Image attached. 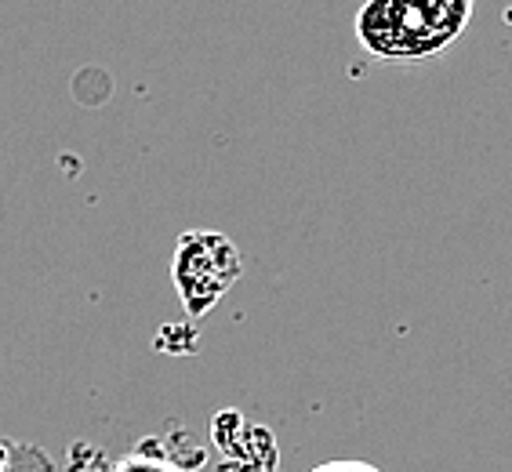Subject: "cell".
<instances>
[{"label":"cell","mask_w":512,"mask_h":472,"mask_svg":"<svg viewBox=\"0 0 512 472\" xmlns=\"http://www.w3.org/2000/svg\"><path fill=\"white\" fill-rule=\"evenodd\" d=\"M473 19V0H364L356 40L371 59L422 62L444 55Z\"/></svg>","instance_id":"1"},{"label":"cell","mask_w":512,"mask_h":472,"mask_svg":"<svg viewBox=\"0 0 512 472\" xmlns=\"http://www.w3.org/2000/svg\"><path fill=\"white\" fill-rule=\"evenodd\" d=\"M244 276V258L233 236L218 229H186L175 240L171 284L189 320H204Z\"/></svg>","instance_id":"2"},{"label":"cell","mask_w":512,"mask_h":472,"mask_svg":"<svg viewBox=\"0 0 512 472\" xmlns=\"http://www.w3.org/2000/svg\"><path fill=\"white\" fill-rule=\"evenodd\" d=\"M106 472H186V469H182L175 458H168V454H157V451H149V447H142V451H131V454H124V458H117V462H109Z\"/></svg>","instance_id":"3"},{"label":"cell","mask_w":512,"mask_h":472,"mask_svg":"<svg viewBox=\"0 0 512 472\" xmlns=\"http://www.w3.org/2000/svg\"><path fill=\"white\" fill-rule=\"evenodd\" d=\"M309 472H382V469L371 462H360V458H331V462L313 465Z\"/></svg>","instance_id":"4"},{"label":"cell","mask_w":512,"mask_h":472,"mask_svg":"<svg viewBox=\"0 0 512 472\" xmlns=\"http://www.w3.org/2000/svg\"><path fill=\"white\" fill-rule=\"evenodd\" d=\"M0 472H15V458H8V443H0Z\"/></svg>","instance_id":"5"}]
</instances>
